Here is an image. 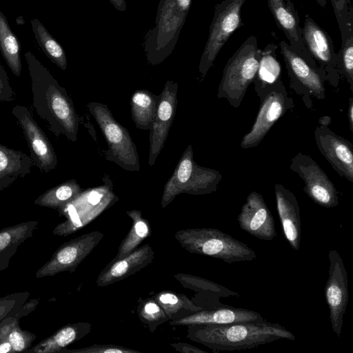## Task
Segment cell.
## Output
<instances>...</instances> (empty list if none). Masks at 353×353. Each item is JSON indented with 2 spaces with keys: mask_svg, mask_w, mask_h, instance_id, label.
I'll return each mask as SVG.
<instances>
[{
  "mask_svg": "<svg viewBox=\"0 0 353 353\" xmlns=\"http://www.w3.org/2000/svg\"><path fill=\"white\" fill-rule=\"evenodd\" d=\"M32 83V107L57 137L75 142L79 118L65 88L30 52L25 54Z\"/></svg>",
  "mask_w": 353,
  "mask_h": 353,
  "instance_id": "obj_1",
  "label": "cell"
},
{
  "mask_svg": "<svg viewBox=\"0 0 353 353\" xmlns=\"http://www.w3.org/2000/svg\"><path fill=\"white\" fill-rule=\"evenodd\" d=\"M188 337L214 352L244 350L295 336L278 323L259 322L189 325Z\"/></svg>",
  "mask_w": 353,
  "mask_h": 353,
  "instance_id": "obj_2",
  "label": "cell"
},
{
  "mask_svg": "<svg viewBox=\"0 0 353 353\" xmlns=\"http://www.w3.org/2000/svg\"><path fill=\"white\" fill-rule=\"evenodd\" d=\"M261 52L255 36L246 39L225 64L218 88V99H226L235 108L241 105L256 76Z\"/></svg>",
  "mask_w": 353,
  "mask_h": 353,
  "instance_id": "obj_3",
  "label": "cell"
},
{
  "mask_svg": "<svg viewBox=\"0 0 353 353\" xmlns=\"http://www.w3.org/2000/svg\"><path fill=\"white\" fill-rule=\"evenodd\" d=\"M175 239L188 252L232 264L256 258L245 243L215 228H194L176 232Z\"/></svg>",
  "mask_w": 353,
  "mask_h": 353,
  "instance_id": "obj_4",
  "label": "cell"
},
{
  "mask_svg": "<svg viewBox=\"0 0 353 353\" xmlns=\"http://www.w3.org/2000/svg\"><path fill=\"white\" fill-rule=\"evenodd\" d=\"M221 179L219 171L201 166L194 161L190 144L164 186L161 207H166L179 194L202 195L216 192Z\"/></svg>",
  "mask_w": 353,
  "mask_h": 353,
  "instance_id": "obj_5",
  "label": "cell"
},
{
  "mask_svg": "<svg viewBox=\"0 0 353 353\" xmlns=\"http://www.w3.org/2000/svg\"><path fill=\"white\" fill-rule=\"evenodd\" d=\"M87 108L97 121L108 144L105 159L125 170L139 171L140 163L137 147L128 130L117 121L107 105L90 102Z\"/></svg>",
  "mask_w": 353,
  "mask_h": 353,
  "instance_id": "obj_6",
  "label": "cell"
},
{
  "mask_svg": "<svg viewBox=\"0 0 353 353\" xmlns=\"http://www.w3.org/2000/svg\"><path fill=\"white\" fill-rule=\"evenodd\" d=\"M256 92L260 105L252 128L241 141L242 149L256 148L276 122L294 107L281 79Z\"/></svg>",
  "mask_w": 353,
  "mask_h": 353,
  "instance_id": "obj_7",
  "label": "cell"
},
{
  "mask_svg": "<svg viewBox=\"0 0 353 353\" xmlns=\"http://www.w3.org/2000/svg\"><path fill=\"white\" fill-rule=\"evenodd\" d=\"M245 1L224 0L216 4L208 39L199 65L202 79L230 37L243 26L241 9Z\"/></svg>",
  "mask_w": 353,
  "mask_h": 353,
  "instance_id": "obj_8",
  "label": "cell"
},
{
  "mask_svg": "<svg viewBox=\"0 0 353 353\" xmlns=\"http://www.w3.org/2000/svg\"><path fill=\"white\" fill-rule=\"evenodd\" d=\"M280 47L290 79V87L302 97L308 108L310 97L324 99L325 82L327 81L325 72L296 53L285 41H281Z\"/></svg>",
  "mask_w": 353,
  "mask_h": 353,
  "instance_id": "obj_9",
  "label": "cell"
},
{
  "mask_svg": "<svg viewBox=\"0 0 353 353\" xmlns=\"http://www.w3.org/2000/svg\"><path fill=\"white\" fill-rule=\"evenodd\" d=\"M290 170L303 181V191L315 203L326 208L339 205L338 191L334 183L310 156L299 152L292 158Z\"/></svg>",
  "mask_w": 353,
  "mask_h": 353,
  "instance_id": "obj_10",
  "label": "cell"
},
{
  "mask_svg": "<svg viewBox=\"0 0 353 353\" xmlns=\"http://www.w3.org/2000/svg\"><path fill=\"white\" fill-rule=\"evenodd\" d=\"M328 259L329 276L325 287V297L332 330L340 337L349 299L347 273L343 259L336 250H330Z\"/></svg>",
  "mask_w": 353,
  "mask_h": 353,
  "instance_id": "obj_11",
  "label": "cell"
},
{
  "mask_svg": "<svg viewBox=\"0 0 353 353\" xmlns=\"http://www.w3.org/2000/svg\"><path fill=\"white\" fill-rule=\"evenodd\" d=\"M102 238V233L94 231L65 243L53 253L48 261L38 269L35 276L43 278L63 272H74Z\"/></svg>",
  "mask_w": 353,
  "mask_h": 353,
  "instance_id": "obj_12",
  "label": "cell"
},
{
  "mask_svg": "<svg viewBox=\"0 0 353 353\" xmlns=\"http://www.w3.org/2000/svg\"><path fill=\"white\" fill-rule=\"evenodd\" d=\"M28 144L33 165L43 172L57 166V157L52 143L43 130L33 118L28 107L17 105L12 110Z\"/></svg>",
  "mask_w": 353,
  "mask_h": 353,
  "instance_id": "obj_13",
  "label": "cell"
},
{
  "mask_svg": "<svg viewBox=\"0 0 353 353\" xmlns=\"http://www.w3.org/2000/svg\"><path fill=\"white\" fill-rule=\"evenodd\" d=\"M302 37L309 54L319 68L323 70L327 80L336 85L339 79L337 54L330 34L308 14H305Z\"/></svg>",
  "mask_w": 353,
  "mask_h": 353,
  "instance_id": "obj_14",
  "label": "cell"
},
{
  "mask_svg": "<svg viewBox=\"0 0 353 353\" xmlns=\"http://www.w3.org/2000/svg\"><path fill=\"white\" fill-rule=\"evenodd\" d=\"M179 85L168 80L160 94L155 118L150 129L148 164L152 166L161 152L174 121L177 105Z\"/></svg>",
  "mask_w": 353,
  "mask_h": 353,
  "instance_id": "obj_15",
  "label": "cell"
},
{
  "mask_svg": "<svg viewBox=\"0 0 353 353\" xmlns=\"http://www.w3.org/2000/svg\"><path fill=\"white\" fill-rule=\"evenodd\" d=\"M314 138L320 152L332 168L353 183V145L327 126H316Z\"/></svg>",
  "mask_w": 353,
  "mask_h": 353,
  "instance_id": "obj_16",
  "label": "cell"
},
{
  "mask_svg": "<svg viewBox=\"0 0 353 353\" xmlns=\"http://www.w3.org/2000/svg\"><path fill=\"white\" fill-rule=\"evenodd\" d=\"M241 230L262 240L271 241L277 236L273 216L263 196L251 192L237 216Z\"/></svg>",
  "mask_w": 353,
  "mask_h": 353,
  "instance_id": "obj_17",
  "label": "cell"
},
{
  "mask_svg": "<svg viewBox=\"0 0 353 353\" xmlns=\"http://www.w3.org/2000/svg\"><path fill=\"white\" fill-rule=\"evenodd\" d=\"M268 5L278 28L285 34L292 50L318 67L305 46L299 17L293 0H268Z\"/></svg>",
  "mask_w": 353,
  "mask_h": 353,
  "instance_id": "obj_18",
  "label": "cell"
},
{
  "mask_svg": "<svg viewBox=\"0 0 353 353\" xmlns=\"http://www.w3.org/2000/svg\"><path fill=\"white\" fill-rule=\"evenodd\" d=\"M276 209L285 239L290 247L299 250L301 222L300 208L294 194L280 183L274 185Z\"/></svg>",
  "mask_w": 353,
  "mask_h": 353,
  "instance_id": "obj_19",
  "label": "cell"
},
{
  "mask_svg": "<svg viewBox=\"0 0 353 353\" xmlns=\"http://www.w3.org/2000/svg\"><path fill=\"white\" fill-rule=\"evenodd\" d=\"M103 180L104 185L83 190L69 203L74 208L82 225L118 199L112 190V183L109 176L105 174Z\"/></svg>",
  "mask_w": 353,
  "mask_h": 353,
  "instance_id": "obj_20",
  "label": "cell"
},
{
  "mask_svg": "<svg viewBox=\"0 0 353 353\" xmlns=\"http://www.w3.org/2000/svg\"><path fill=\"white\" fill-rule=\"evenodd\" d=\"M264 320L262 316L255 311L245 308L224 306L213 310L195 312L176 319L170 324L174 325H219L239 322H259Z\"/></svg>",
  "mask_w": 353,
  "mask_h": 353,
  "instance_id": "obj_21",
  "label": "cell"
},
{
  "mask_svg": "<svg viewBox=\"0 0 353 353\" xmlns=\"http://www.w3.org/2000/svg\"><path fill=\"white\" fill-rule=\"evenodd\" d=\"M153 258L152 248L147 244L123 259H114L99 274L97 285L104 287L119 281L147 266Z\"/></svg>",
  "mask_w": 353,
  "mask_h": 353,
  "instance_id": "obj_22",
  "label": "cell"
},
{
  "mask_svg": "<svg viewBox=\"0 0 353 353\" xmlns=\"http://www.w3.org/2000/svg\"><path fill=\"white\" fill-rule=\"evenodd\" d=\"M32 165L30 157L0 144V191L30 174Z\"/></svg>",
  "mask_w": 353,
  "mask_h": 353,
  "instance_id": "obj_23",
  "label": "cell"
},
{
  "mask_svg": "<svg viewBox=\"0 0 353 353\" xmlns=\"http://www.w3.org/2000/svg\"><path fill=\"white\" fill-rule=\"evenodd\" d=\"M39 221H28L0 230V272L9 266L18 248L33 234Z\"/></svg>",
  "mask_w": 353,
  "mask_h": 353,
  "instance_id": "obj_24",
  "label": "cell"
},
{
  "mask_svg": "<svg viewBox=\"0 0 353 353\" xmlns=\"http://www.w3.org/2000/svg\"><path fill=\"white\" fill-rule=\"evenodd\" d=\"M88 323L68 324L26 351L30 353L60 352L68 345L86 335L90 330Z\"/></svg>",
  "mask_w": 353,
  "mask_h": 353,
  "instance_id": "obj_25",
  "label": "cell"
},
{
  "mask_svg": "<svg viewBox=\"0 0 353 353\" xmlns=\"http://www.w3.org/2000/svg\"><path fill=\"white\" fill-rule=\"evenodd\" d=\"M160 94L145 89L135 90L130 99L132 119L139 130H150L155 118Z\"/></svg>",
  "mask_w": 353,
  "mask_h": 353,
  "instance_id": "obj_26",
  "label": "cell"
},
{
  "mask_svg": "<svg viewBox=\"0 0 353 353\" xmlns=\"http://www.w3.org/2000/svg\"><path fill=\"white\" fill-rule=\"evenodd\" d=\"M25 316H27V313L21 306L17 314L6 317L0 323V343L8 341L12 352H26L36 339L34 334L20 327L19 319Z\"/></svg>",
  "mask_w": 353,
  "mask_h": 353,
  "instance_id": "obj_27",
  "label": "cell"
},
{
  "mask_svg": "<svg viewBox=\"0 0 353 353\" xmlns=\"http://www.w3.org/2000/svg\"><path fill=\"white\" fill-rule=\"evenodd\" d=\"M83 190L75 179H70L48 190L34 203L57 210L60 213Z\"/></svg>",
  "mask_w": 353,
  "mask_h": 353,
  "instance_id": "obj_28",
  "label": "cell"
},
{
  "mask_svg": "<svg viewBox=\"0 0 353 353\" xmlns=\"http://www.w3.org/2000/svg\"><path fill=\"white\" fill-rule=\"evenodd\" d=\"M276 49L277 46L270 43L261 50L257 74L253 82L256 92L281 79V68L276 57Z\"/></svg>",
  "mask_w": 353,
  "mask_h": 353,
  "instance_id": "obj_29",
  "label": "cell"
},
{
  "mask_svg": "<svg viewBox=\"0 0 353 353\" xmlns=\"http://www.w3.org/2000/svg\"><path fill=\"white\" fill-rule=\"evenodd\" d=\"M0 50L13 74L19 77L21 72L20 47L17 37L0 11Z\"/></svg>",
  "mask_w": 353,
  "mask_h": 353,
  "instance_id": "obj_30",
  "label": "cell"
},
{
  "mask_svg": "<svg viewBox=\"0 0 353 353\" xmlns=\"http://www.w3.org/2000/svg\"><path fill=\"white\" fill-rule=\"evenodd\" d=\"M31 23L36 39L43 51L54 63L65 70L67 59L63 48L39 20L32 19Z\"/></svg>",
  "mask_w": 353,
  "mask_h": 353,
  "instance_id": "obj_31",
  "label": "cell"
},
{
  "mask_svg": "<svg viewBox=\"0 0 353 353\" xmlns=\"http://www.w3.org/2000/svg\"><path fill=\"white\" fill-rule=\"evenodd\" d=\"M127 214L132 219L133 226L120 245L115 260L123 259L131 253L149 234L148 225L141 217V211L134 210L127 212Z\"/></svg>",
  "mask_w": 353,
  "mask_h": 353,
  "instance_id": "obj_32",
  "label": "cell"
},
{
  "mask_svg": "<svg viewBox=\"0 0 353 353\" xmlns=\"http://www.w3.org/2000/svg\"><path fill=\"white\" fill-rule=\"evenodd\" d=\"M341 47L337 53L339 74L343 75L353 91V30L341 38Z\"/></svg>",
  "mask_w": 353,
  "mask_h": 353,
  "instance_id": "obj_33",
  "label": "cell"
},
{
  "mask_svg": "<svg viewBox=\"0 0 353 353\" xmlns=\"http://www.w3.org/2000/svg\"><path fill=\"white\" fill-rule=\"evenodd\" d=\"M341 38L353 30V7L350 0H330Z\"/></svg>",
  "mask_w": 353,
  "mask_h": 353,
  "instance_id": "obj_34",
  "label": "cell"
},
{
  "mask_svg": "<svg viewBox=\"0 0 353 353\" xmlns=\"http://www.w3.org/2000/svg\"><path fill=\"white\" fill-rule=\"evenodd\" d=\"M30 292H14L0 297V323L9 316L17 314L23 303L28 301Z\"/></svg>",
  "mask_w": 353,
  "mask_h": 353,
  "instance_id": "obj_35",
  "label": "cell"
},
{
  "mask_svg": "<svg viewBox=\"0 0 353 353\" xmlns=\"http://www.w3.org/2000/svg\"><path fill=\"white\" fill-rule=\"evenodd\" d=\"M157 299L166 314L170 316L177 312L179 310L185 308V303H191L185 296L180 298L170 292L161 293Z\"/></svg>",
  "mask_w": 353,
  "mask_h": 353,
  "instance_id": "obj_36",
  "label": "cell"
},
{
  "mask_svg": "<svg viewBox=\"0 0 353 353\" xmlns=\"http://www.w3.org/2000/svg\"><path fill=\"white\" fill-rule=\"evenodd\" d=\"M60 352H85V353H130L138 352L133 350L127 349L122 347L112 346V345H97L92 346L87 348L75 350H62Z\"/></svg>",
  "mask_w": 353,
  "mask_h": 353,
  "instance_id": "obj_37",
  "label": "cell"
},
{
  "mask_svg": "<svg viewBox=\"0 0 353 353\" xmlns=\"http://www.w3.org/2000/svg\"><path fill=\"white\" fill-rule=\"evenodd\" d=\"M159 314H163V312H161L160 306L157 304L154 301H148L147 302L143 307V311L141 312V315L143 316L145 319H163L164 316L158 315Z\"/></svg>",
  "mask_w": 353,
  "mask_h": 353,
  "instance_id": "obj_38",
  "label": "cell"
},
{
  "mask_svg": "<svg viewBox=\"0 0 353 353\" xmlns=\"http://www.w3.org/2000/svg\"><path fill=\"white\" fill-rule=\"evenodd\" d=\"M39 300L37 299H28L22 305V308L28 315L31 312H32L36 306L39 304Z\"/></svg>",
  "mask_w": 353,
  "mask_h": 353,
  "instance_id": "obj_39",
  "label": "cell"
},
{
  "mask_svg": "<svg viewBox=\"0 0 353 353\" xmlns=\"http://www.w3.org/2000/svg\"><path fill=\"white\" fill-rule=\"evenodd\" d=\"M179 346L180 348L176 349L181 352H202V353H206L204 350H202L201 349L196 348L194 346L190 345L186 343H179L176 344Z\"/></svg>",
  "mask_w": 353,
  "mask_h": 353,
  "instance_id": "obj_40",
  "label": "cell"
},
{
  "mask_svg": "<svg viewBox=\"0 0 353 353\" xmlns=\"http://www.w3.org/2000/svg\"><path fill=\"white\" fill-rule=\"evenodd\" d=\"M175 1L179 10L187 14L190 9L192 0H175Z\"/></svg>",
  "mask_w": 353,
  "mask_h": 353,
  "instance_id": "obj_41",
  "label": "cell"
},
{
  "mask_svg": "<svg viewBox=\"0 0 353 353\" xmlns=\"http://www.w3.org/2000/svg\"><path fill=\"white\" fill-rule=\"evenodd\" d=\"M347 119L350 129L353 132V97L349 99V105L347 108Z\"/></svg>",
  "mask_w": 353,
  "mask_h": 353,
  "instance_id": "obj_42",
  "label": "cell"
},
{
  "mask_svg": "<svg viewBox=\"0 0 353 353\" xmlns=\"http://www.w3.org/2000/svg\"><path fill=\"white\" fill-rule=\"evenodd\" d=\"M12 352L11 345L8 341L0 343V353Z\"/></svg>",
  "mask_w": 353,
  "mask_h": 353,
  "instance_id": "obj_43",
  "label": "cell"
},
{
  "mask_svg": "<svg viewBox=\"0 0 353 353\" xmlns=\"http://www.w3.org/2000/svg\"><path fill=\"white\" fill-rule=\"evenodd\" d=\"M331 122V118L328 116H323L319 118V125L327 126Z\"/></svg>",
  "mask_w": 353,
  "mask_h": 353,
  "instance_id": "obj_44",
  "label": "cell"
},
{
  "mask_svg": "<svg viewBox=\"0 0 353 353\" xmlns=\"http://www.w3.org/2000/svg\"><path fill=\"white\" fill-rule=\"evenodd\" d=\"M111 2L117 7V9L123 10L121 7L125 8V2L123 0H110Z\"/></svg>",
  "mask_w": 353,
  "mask_h": 353,
  "instance_id": "obj_45",
  "label": "cell"
},
{
  "mask_svg": "<svg viewBox=\"0 0 353 353\" xmlns=\"http://www.w3.org/2000/svg\"><path fill=\"white\" fill-rule=\"evenodd\" d=\"M14 99L8 96L6 93L0 90V101H12Z\"/></svg>",
  "mask_w": 353,
  "mask_h": 353,
  "instance_id": "obj_46",
  "label": "cell"
},
{
  "mask_svg": "<svg viewBox=\"0 0 353 353\" xmlns=\"http://www.w3.org/2000/svg\"><path fill=\"white\" fill-rule=\"evenodd\" d=\"M315 1L322 8L325 7V6L327 4V1L326 0H315Z\"/></svg>",
  "mask_w": 353,
  "mask_h": 353,
  "instance_id": "obj_47",
  "label": "cell"
},
{
  "mask_svg": "<svg viewBox=\"0 0 353 353\" xmlns=\"http://www.w3.org/2000/svg\"><path fill=\"white\" fill-rule=\"evenodd\" d=\"M0 68H2V66L1 65V64H0Z\"/></svg>",
  "mask_w": 353,
  "mask_h": 353,
  "instance_id": "obj_48",
  "label": "cell"
}]
</instances>
